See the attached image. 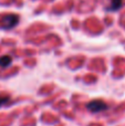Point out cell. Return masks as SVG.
<instances>
[{
    "mask_svg": "<svg viewBox=\"0 0 125 126\" xmlns=\"http://www.w3.org/2000/svg\"><path fill=\"white\" fill-rule=\"evenodd\" d=\"M18 21H19V17L17 15H7L2 18L1 27L3 29H11L17 26Z\"/></svg>",
    "mask_w": 125,
    "mask_h": 126,
    "instance_id": "obj_1",
    "label": "cell"
},
{
    "mask_svg": "<svg viewBox=\"0 0 125 126\" xmlns=\"http://www.w3.org/2000/svg\"><path fill=\"white\" fill-rule=\"evenodd\" d=\"M86 107L92 113H97V112H102L104 110H106L109 106L102 101H92V102H90L86 105Z\"/></svg>",
    "mask_w": 125,
    "mask_h": 126,
    "instance_id": "obj_2",
    "label": "cell"
},
{
    "mask_svg": "<svg viewBox=\"0 0 125 126\" xmlns=\"http://www.w3.org/2000/svg\"><path fill=\"white\" fill-rule=\"evenodd\" d=\"M11 63H12V58L10 55H4V57L0 58V67H2V69H6Z\"/></svg>",
    "mask_w": 125,
    "mask_h": 126,
    "instance_id": "obj_3",
    "label": "cell"
},
{
    "mask_svg": "<svg viewBox=\"0 0 125 126\" xmlns=\"http://www.w3.org/2000/svg\"><path fill=\"white\" fill-rule=\"evenodd\" d=\"M122 4H123L122 0H112L110 7H109V10H119L122 7Z\"/></svg>",
    "mask_w": 125,
    "mask_h": 126,
    "instance_id": "obj_4",
    "label": "cell"
},
{
    "mask_svg": "<svg viewBox=\"0 0 125 126\" xmlns=\"http://www.w3.org/2000/svg\"><path fill=\"white\" fill-rule=\"evenodd\" d=\"M9 101V96L7 95H0V106H2V105L7 104Z\"/></svg>",
    "mask_w": 125,
    "mask_h": 126,
    "instance_id": "obj_5",
    "label": "cell"
}]
</instances>
